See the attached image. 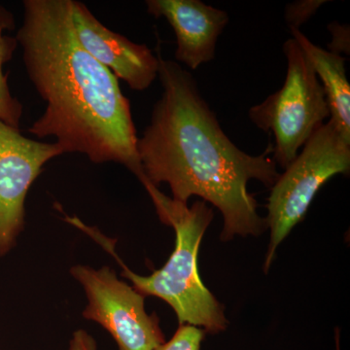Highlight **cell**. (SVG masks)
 I'll list each match as a JSON object with an SVG mask.
<instances>
[{
    "label": "cell",
    "instance_id": "15",
    "mask_svg": "<svg viewBox=\"0 0 350 350\" xmlns=\"http://www.w3.org/2000/svg\"><path fill=\"white\" fill-rule=\"evenodd\" d=\"M68 350H98L96 340L85 330L73 333Z\"/></svg>",
    "mask_w": 350,
    "mask_h": 350
},
{
    "label": "cell",
    "instance_id": "1",
    "mask_svg": "<svg viewBox=\"0 0 350 350\" xmlns=\"http://www.w3.org/2000/svg\"><path fill=\"white\" fill-rule=\"evenodd\" d=\"M158 76L163 94L151 121L137 139L144 180L158 188L169 184L172 199L187 204L192 196L217 207L224 219L221 239L258 237L268 228L248 192L255 179L271 188L280 172L269 140L261 155L238 148L202 98L193 75L175 62L158 54Z\"/></svg>",
    "mask_w": 350,
    "mask_h": 350
},
{
    "label": "cell",
    "instance_id": "7",
    "mask_svg": "<svg viewBox=\"0 0 350 350\" xmlns=\"http://www.w3.org/2000/svg\"><path fill=\"white\" fill-rule=\"evenodd\" d=\"M62 154L56 142L32 140L0 121V256L11 250L24 229L29 189L44 165Z\"/></svg>",
    "mask_w": 350,
    "mask_h": 350
},
{
    "label": "cell",
    "instance_id": "8",
    "mask_svg": "<svg viewBox=\"0 0 350 350\" xmlns=\"http://www.w3.org/2000/svg\"><path fill=\"white\" fill-rule=\"evenodd\" d=\"M71 23L83 48L131 89H148L158 76L159 59L145 44L133 42L101 24L83 2L69 0Z\"/></svg>",
    "mask_w": 350,
    "mask_h": 350
},
{
    "label": "cell",
    "instance_id": "3",
    "mask_svg": "<svg viewBox=\"0 0 350 350\" xmlns=\"http://www.w3.org/2000/svg\"><path fill=\"white\" fill-rule=\"evenodd\" d=\"M163 224L172 226L176 234L175 248L165 266L148 276L131 271L115 252L111 241L98 230L76 220L75 226L96 239L123 268L122 276L133 289L146 296L158 297L172 306L179 325H191L209 334L225 331L228 321L224 308L200 280L198 257L202 237L213 219V209L204 200L192 206L163 195L149 182L142 184Z\"/></svg>",
    "mask_w": 350,
    "mask_h": 350
},
{
    "label": "cell",
    "instance_id": "16",
    "mask_svg": "<svg viewBox=\"0 0 350 350\" xmlns=\"http://www.w3.org/2000/svg\"><path fill=\"white\" fill-rule=\"evenodd\" d=\"M336 347H337V350H340V334L338 332H336Z\"/></svg>",
    "mask_w": 350,
    "mask_h": 350
},
{
    "label": "cell",
    "instance_id": "6",
    "mask_svg": "<svg viewBox=\"0 0 350 350\" xmlns=\"http://www.w3.org/2000/svg\"><path fill=\"white\" fill-rule=\"evenodd\" d=\"M86 294L83 317L96 322L112 336L119 350H156L165 338L156 314L145 310V297L117 278L109 267L70 269Z\"/></svg>",
    "mask_w": 350,
    "mask_h": 350
},
{
    "label": "cell",
    "instance_id": "5",
    "mask_svg": "<svg viewBox=\"0 0 350 350\" xmlns=\"http://www.w3.org/2000/svg\"><path fill=\"white\" fill-rule=\"evenodd\" d=\"M284 170L271 188L267 206L271 239L265 261L266 271L271 268L278 245L305 217L320 188L335 175H349L350 142L329 120Z\"/></svg>",
    "mask_w": 350,
    "mask_h": 350
},
{
    "label": "cell",
    "instance_id": "10",
    "mask_svg": "<svg viewBox=\"0 0 350 350\" xmlns=\"http://www.w3.org/2000/svg\"><path fill=\"white\" fill-rule=\"evenodd\" d=\"M290 29L321 80L330 121L340 135L350 142V86L345 71V57L314 45L300 29Z\"/></svg>",
    "mask_w": 350,
    "mask_h": 350
},
{
    "label": "cell",
    "instance_id": "11",
    "mask_svg": "<svg viewBox=\"0 0 350 350\" xmlns=\"http://www.w3.org/2000/svg\"><path fill=\"white\" fill-rule=\"evenodd\" d=\"M14 27L15 22L12 13L7 10L5 7L0 5V121L16 130H20L22 103L11 94L7 76L3 72L4 64L12 59L18 45L16 38L6 36L4 32L12 31Z\"/></svg>",
    "mask_w": 350,
    "mask_h": 350
},
{
    "label": "cell",
    "instance_id": "4",
    "mask_svg": "<svg viewBox=\"0 0 350 350\" xmlns=\"http://www.w3.org/2000/svg\"><path fill=\"white\" fill-rule=\"evenodd\" d=\"M287 59L282 89L251 107L250 118L275 137L273 160L287 169L306 142L330 117L325 93L310 59L293 38L283 44Z\"/></svg>",
    "mask_w": 350,
    "mask_h": 350
},
{
    "label": "cell",
    "instance_id": "12",
    "mask_svg": "<svg viewBox=\"0 0 350 350\" xmlns=\"http://www.w3.org/2000/svg\"><path fill=\"white\" fill-rule=\"evenodd\" d=\"M206 332L198 327L179 325L174 337L156 350H200Z\"/></svg>",
    "mask_w": 350,
    "mask_h": 350
},
{
    "label": "cell",
    "instance_id": "13",
    "mask_svg": "<svg viewBox=\"0 0 350 350\" xmlns=\"http://www.w3.org/2000/svg\"><path fill=\"white\" fill-rule=\"evenodd\" d=\"M326 2L322 0H304L287 5L285 9V20L290 29H299V27L310 19L317 9Z\"/></svg>",
    "mask_w": 350,
    "mask_h": 350
},
{
    "label": "cell",
    "instance_id": "2",
    "mask_svg": "<svg viewBox=\"0 0 350 350\" xmlns=\"http://www.w3.org/2000/svg\"><path fill=\"white\" fill-rule=\"evenodd\" d=\"M23 6L16 39L27 75L46 103L29 133L56 137L64 153L121 163L144 181L130 100L117 78L76 38L69 0H25Z\"/></svg>",
    "mask_w": 350,
    "mask_h": 350
},
{
    "label": "cell",
    "instance_id": "14",
    "mask_svg": "<svg viewBox=\"0 0 350 350\" xmlns=\"http://www.w3.org/2000/svg\"><path fill=\"white\" fill-rule=\"evenodd\" d=\"M329 31L333 34V40L329 45L331 52L340 55L342 50L349 53V29L345 25H338L334 23L329 25Z\"/></svg>",
    "mask_w": 350,
    "mask_h": 350
},
{
    "label": "cell",
    "instance_id": "9",
    "mask_svg": "<svg viewBox=\"0 0 350 350\" xmlns=\"http://www.w3.org/2000/svg\"><path fill=\"white\" fill-rule=\"evenodd\" d=\"M147 11L165 18L176 36L175 59L196 70L215 57L219 36L229 23L225 11L200 0H147Z\"/></svg>",
    "mask_w": 350,
    "mask_h": 350
}]
</instances>
